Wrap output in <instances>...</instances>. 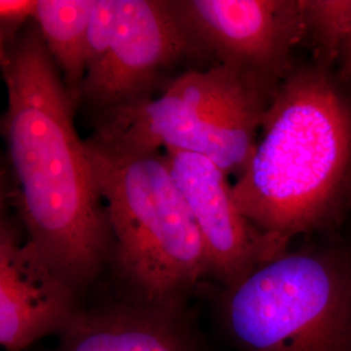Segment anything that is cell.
Instances as JSON below:
<instances>
[{"mask_svg": "<svg viewBox=\"0 0 351 351\" xmlns=\"http://www.w3.org/2000/svg\"><path fill=\"white\" fill-rule=\"evenodd\" d=\"M3 133L27 239L82 295L108 267L112 239L71 99L34 21L5 47Z\"/></svg>", "mask_w": 351, "mask_h": 351, "instance_id": "1", "label": "cell"}, {"mask_svg": "<svg viewBox=\"0 0 351 351\" xmlns=\"http://www.w3.org/2000/svg\"><path fill=\"white\" fill-rule=\"evenodd\" d=\"M350 165L346 101L317 71L290 72L272 95L234 199L259 232L289 243L326 221Z\"/></svg>", "mask_w": 351, "mask_h": 351, "instance_id": "2", "label": "cell"}, {"mask_svg": "<svg viewBox=\"0 0 351 351\" xmlns=\"http://www.w3.org/2000/svg\"><path fill=\"white\" fill-rule=\"evenodd\" d=\"M112 239L108 267L119 294L169 306L190 303L210 280L199 228L163 151L85 141Z\"/></svg>", "mask_w": 351, "mask_h": 351, "instance_id": "3", "label": "cell"}, {"mask_svg": "<svg viewBox=\"0 0 351 351\" xmlns=\"http://www.w3.org/2000/svg\"><path fill=\"white\" fill-rule=\"evenodd\" d=\"M213 308L237 351H351V267L333 254L287 251L220 288Z\"/></svg>", "mask_w": 351, "mask_h": 351, "instance_id": "4", "label": "cell"}, {"mask_svg": "<svg viewBox=\"0 0 351 351\" xmlns=\"http://www.w3.org/2000/svg\"><path fill=\"white\" fill-rule=\"evenodd\" d=\"M276 88L223 64L189 71L160 97L103 114L94 137L133 150L193 152L239 176Z\"/></svg>", "mask_w": 351, "mask_h": 351, "instance_id": "5", "label": "cell"}, {"mask_svg": "<svg viewBox=\"0 0 351 351\" xmlns=\"http://www.w3.org/2000/svg\"><path fill=\"white\" fill-rule=\"evenodd\" d=\"M199 55L277 88L290 73V55L306 30L302 1L177 0Z\"/></svg>", "mask_w": 351, "mask_h": 351, "instance_id": "6", "label": "cell"}, {"mask_svg": "<svg viewBox=\"0 0 351 351\" xmlns=\"http://www.w3.org/2000/svg\"><path fill=\"white\" fill-rule=\"evenodd\" d=\"M199 55L171 0H117L112 42L103 63L85 75L80 101L101 116L151 99L164 71Z\"/></svg>", "mask_w": 351, "mask_h": 351, "instance_id": "7", "label": "cell"}, {"mask_svg": "<svg viewBox=\"0 0 351 351\" xmlns=\"http://www.w3.org/2000/svg\"><path fill=\"white\" fill-rule=\"evenodd\" d=\"M163 152L199 228L210 278L220 288H234L256 268L288 251L287 242L259 232L243 216L229 175L219 165L193 152Z\"/></svg>", "mask_w": 351, "mask_h": 351, "instance_id": "8", "label": "cell"}, {"mask_svg": "<svg viewBox=\"0 0 351 351\" xmlns=\"http://www.w3.org/2000/svg\"><path fill=\"white\" fill-rule=\"evenodd\" d=\"M81 295L17 229L0 226V345L25 351L46 336H59L80 313Z\"/></svg>", "mask_w": 351, "mask_h": 351, "instance_id": "9", "label": "cell"}, {"mask_svg": "<svg viewBox=\"0 0 351 351\" xmlns=\"http://www.w3.org/2000/svg\"><path fill=\"white\" fill-rule=\"evenodd\" d=\"M53 351H215L190 303L116 298L82 306Z\"/></svg>", "mask_w": 351, "mask_h": 351, "instance_id": "10", "label": "cell"}, {"mask_svg": "<svg viewBox=\"0 0 351 351\" xmlns=\"http://www.w3.org/2000/svg\"><path fill=\"white\" fill-rule=\"evenodd\" d=\"M95 0H38L37 25L75 106L86 75L88 26Z\"/></svg>", "mask_w": 351, "mask_h": 351, "instance_id": "11", "label": "cell"}, {"mask_svg": "<svg viewBox=\"0 0 351 351\" xmlns=\"http://www.w3.org/2000/svg\"><path fill=\"white\" fill-rule=\"evenodd\" d=\"M306 25L326 50L339 55L351 77V0L302 1Z\"/></svg>", "mask_w": 351, "mask_h": 351, "instance_id": "12", "label": "cell"}, {"mask_svg": "<svg viewBox=\"0 0 351 351\" xmlns=\"http://www.w3.org/2000/svg\"><path fill=\"white\" fill-rule=\"evenodd\" d=\"M116 14L117 0H95L88 26L86 75L103 63L110 50L116 25Z\"/></svg>", "mask_w": 351, "mask_h": 351, "instance_id": "13", "label": "cell"}, {"mask_svg": "<svg viewBox=\"0 0 351 351\" xmlns=\"http://www.w3.org/2000/svg\"><path fill=\"white\" fill-rule=\"evenodd\" d=\"M38 0H0V40L1 47L13 43L24 32L27 23H33Z\"/></svg>", "mask_w": 351, "mask_h": 351, "instance_id": "14", "label": "cell"}]
</instances>
